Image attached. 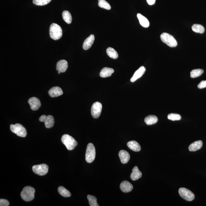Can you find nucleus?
<instances>
[{
  "mask_svg": "<svg viewBox=\"0 0 206 206\" xmlns=\"http://www.w3.org/2000/svg\"><path fill=\"white\" fill-rule=\"evenodd\" d=\"M50 37L54 40H58L62 36L63 32L61 27L58 24L53 23L50 25L49 29Z\"/></svg>",
  "mask_w": 206,
  "mask_h": 206,
  "instance_id": "1",
  "label": "nucleus"
},
{
  "mask_svg": "<svg viewBox=\"0 0 206 206\" xmlns=\"http://www.w3.org/2000/svg\"><path fill=\"white\" fill-rule=\"evenodd\" d=\"M35 190L30 186H26L23 189L21 193V197L23 200L26 202H30L33 200Z\"/></svg>",
  "mask_w": 206,
  "mask_h": 206,
  "instance_id": "2",
  "label": "nucleus"
},
{
  "mask_svg": "<svg viewBox=\"0 0 206 206\" xmlns=\"http://www.w3.org/2000/svg\"><path fill=\"white\" fill-rule=\"evenodd\" d=\"M62 141L69 150H72L78 145V143L72 137L68 135H64L62 137Z\"/></svg>",
  "mask_w": 206,
  "mask_h": 206,
  "instance_id": "3",
  "label": "nucleus"
},
{
  "mask_svg": "<svg viewBox=\"0 0 206 206\" xmlns=\"http://www.w3.org/2000/svg\"><path fill=\"white\" fill-rule=\"evenodd\" d=\"M162 41L171 47H175L178 45L177 41L172 36L169 34L164 32L160 35Z\"/></svg>",
  "mask_w": 206,
  "mask_h": 206,
  "instance_id": "4",
  "label": "nucleus"
},
{
  "mask_svg": "<svg viewBox=\"0 0 206 206\" xmlns=\"http://www.w3.org/2000/svg\"><path fill=\"white\" fill-rule=\"evenodd\" d=\"M10 129L11 132L15 134L18 136L23 137L27 136V130L20 124L17 123L15 125L11 124L10 126Z\"/></svg>",
  "mask_w": 206,
  "mask_h": 206,
  "instance_id": "5",
  "label": "nucleus"
},
{
  "mask_svg": "<svg viewBox=\"0 0 206 206\" xmlns=\"http://www.w3.org/2000/svg\"><path fill=\"white\" fill-rule=\"evenodd\" d=\"M96 157V149L94 145L90 143L87 147L86 153V160L88 163H91L94 161Z\"/></svg>",
  "mask_w": 206,
  "mask_h": 206,
  "instance_id": "6",
  "label": "nucleus"
},
{
  "mask_svg": "<svg viewBox=\"0 0 206 206\" xmlns=\"http://www.w3.org/2000/svg\"><path fill=\"white\" fill-rule=\"evenodd\" d=\"M179 193L180 196L186 201H192L195 198L193 193L185 188H180L179 190Z\"/></svg>",
  "mask_w": 206,
  "mask_h": 206,
  "instance_id": "7",
  "label": "nucleus"
},
{
  "mask_svg": "<svg viewBox=\"0 0 206 206\" xmlns=\"http://www.w3.org/2000/svg\"><path fill=\"white\" fill-rule=\"evenodd\" d=\"M49 167L45 164L36 165L32 166V170L35 174L39 176H44L48 172Z\"/></svg>",
  "mask_w": 206,
  "mask_h": 206,
  "instance_id": "8",
  "label": "nucleus"
},
{
  "mask_svg": "<svg viewBox=\"0 0 206 206\" xmlns=\"http://www.w3.org/2000/svg\"><path fill=\"white\" fill-rule=\"evenodd\" d=\"M102 108V105L99 102H96L92 104L91 107V113L94 118H98L100 117Z\"/></svg>",
  "mask_w": 206,
  "mask_h": 206,
  "instance_id": "9",
  "label": "nucleus"
},
{
  "mask_svg": "<svg viewBox=\"0 0 206 206\" xmlns=\"http://www.w3.org/2000/svg\"><path fill=\"white\" fill-rule=\"evenodd\" d=\"M40 122H44L47 128H51L54 124V119L52 115H42L39 118Z\"/></svg>",
  "mask_w": 206,
  "mask_h": 206,
  "instance_id": "10",
  "label": "nucleus"
},
{
  "mask_svg": "<svg viewBox=\"0 0 206 206\" xmlns=\"http://www.w3.org/2000/svg\"><path fill=\"white\" fill-rule=\"evenodd\" d=\"M68 67V63L66 60H61L57 63L56 69L58 71V74L61 73H64L67 71Z\"/></svg>",
  "mask_w": 206,
  "mask_h": 206,
  "instance_id": "11",
  "label": "nucleus"
},
{
  "mask_svg": "<svg viewBox=\"0 0 206 206\" xmlns=\"http://www.w3.org/2000/svg\"><path fill=\"white\" fill-rule=\"evenodd\" d=\"M28 102L32 110L36 111L38 110L41 106L40 100L36 97H32L29 99Z\"/></svg>",
  "mask_w": 206,
  "mask_h": 206,
  "instance_id": "12",
  "label": "nucleus"
},
{
  "mask_svg": "<svg viewBox=\"0 0 206 206\" xmlns=\"http://www.w3.org/2000/svg\"><path fill=\"white\" fill-rule=\"evenodd\" d=\"M48 94L50 97H56L62 95L63 94V92L61 88L59 87H54L49 90Z\"/></svg>",
  "mask_w": 206,
  "mask_h": 206,
  "instance_id": "13",
  "label": "nucleus"
},
{
  "mask_svg": "<svg viewBox=\"0 0 206 206\" xmlns=\"http://www.w3.org/2000/svg\"><path fill=\"white\" fill-rule=\"evenodd\" d=\"M146 71V69L144 66L140 67L138 70L135 72V73L131 79V82H134L139 78H140L144 74Z\"/></svg>",
  "mask_w": 206,
  "mask_h": 206,
  "instance_id": "14",
  "label": "nucleus"
},
{
  "mask_svg": "<svg viewBox=\"0 0 206 206\" xmlns=\"http://www.w3.org/2000/svg\"><path fill=\"white\" fill-rule=\"evenodd\" d=\"M94 36L93 34H91L84 41L83 45V49L84 50L89 49L94 43Z\"/></svg>",
  "mask_w": 206,
  "mask_h": 206,
  "instance_id": "15",
  "label": "nucleus"
},
{
  "mask_svg": "<svg viewBox=\"0 0 206 206\" xmlns=\"http://www.w3.org/2000/svg\"><path fill=\"white\" fill-rule=\"evenodd\" d=\"M120 188L122 192L128 193L131 191L133 189V186L127 181H123L121 183Z\"/></svg>",
  "mask_w": 206,
  "mask_h": 206,
  "instance_id": "16",
  "label": "nucleus"
},
{
  "mask_svg": "<svg viewBox=\"0 0 206 206\" xmlns=\"http://www.w3.org/2000/svg\"><path fill=\"white\" fill-rule=\"evenodd\" d=\"M119 157L121 162L123 164H126L128 163L130 158V154L125 150H122L119 152Z\"/></svg>",
  "mask_w": 206,
  "mask_h": 206,
  "instance_id": "17",
  "label": "nucleus"
},
{
  "mask_svg": "<svg viewBox=\"0 0 206 206\" xmlns=\"http://www.w3.org/2000/svg\"><path fill=\"white\" fill-rule=\"evenodd\" d=\"M142 176V173L139 170L137 166H135L132 170V173L131 174L130 177L132 180H137Z\"/></svg>",
  "mask_w": 206,
  "mask_h": 206,
  "instance_id": "18",
  "label": "nucleus"
},
{
  "mask_svg": "<svg viewBox=\"0 0 206 206\" xmlns=\"http://www.w3.org/2000/svg\"><path fill=\"white\" fill-rule=\"evenodd\" d=\"M127 147L134 152H139L141 150V147L137 142L135 140L129 141L127 144Z\"/></svg>",
  "mask_w": 206,
  "mask_h": 206,
  "instance_id": "19",
  "label": "nucleus"
},
{
  "mask_svg": "<svg viewBox=\"0 0 206 206\" xmlns=\"http://www.w3.org/2000/svg\"><path fill=\"white\" fill-rule=\"evenodd\" d=\"M202 141L201 140H198L191 144L189 147V149L190 151L195 152L200 150L202 148Z\"/></svg>",
  "mask_w": 206,
  "mask_h": 206,
  "instance_id": "20",
  "label": "nucleus"
},
{
  "mask_svg": "<svg viewBox=\"0 0 206 206\" xmlns=\"http://www.w3.org/2000/svg\"><path fill=\"white\" fill-rule=\"evenodd\" d=\"M114 70L113 69L108 67L103 68L100 73V76L101 77L107 78L110 76L113 73H114Z\"/></svg>",
  "mask_w": 206,
  "mask_h": 206,
  "instance_id": "21",
  "label": "nucleus"
},
{
  "mask_svg": "<svg viewBox=\"0 0 206 206\" xmlns=\"http://www.w3.org/2000/svg\"><path fill=\"white\" fill-rule=\"evenodd\" d=\"M158 118L156 116L150 115L145 118L144 122L148 125H154L158 122Z\"/></svg>",
  "mask_w": 206,
  "mask_h": 206,
  "instance_id": "22",
  "label": "nucleus"
},
{
  "mask_svg": "<svg viewBox=\"0 0 206 206\" xmlns=\"http://www.w3.org/2000/svg\"><path fill=\"white\" fill-rule=\"evenodd\" d=\"M137 17L142 26L145 28H148L150 25V23L146 18L144 17L140 14H137Z\"/></svg>",
  "mask_w": 206,
  "mask_h": 206,
  "instance_id": "23",
  "label": "nucleus"
},
{
  "mask_svg": "<svg viewBox=\"0 0 206 206\" xmlns=\"http://www.w3.org/2000/svg\"><path fill=\"white\" fill-rule=\"evenodd\" d=\"M62 17L63 20L68 24H70L72 21V18L69 11H64L62 13Z\"/></svg>",
  "mask_w": 206,
  "mask_h": 206,
  "instance_id": "24",
  "label": "nucleus"
},
{
  "mask_svg": "<svg viewBox=\"0 0 206 206\" xmlns=\"http://www.w3.org/2000/svg\"><path fill=\"white\" fill-rule=\"evenodd\" d=\"M107 53L108 55L113 59H117L118 57V54L114 49L112 47H109L107 49Z\"/></svg>",
  "mask_w": 206,
  "mask_h": 206,
  "instance_id": "25",
  "label": "nucleus"
},
{
  "mask_svg": "<svg viewBox=\"0 0 206 206\" xmlns=\"http://www.w3.org/2000/svg\"><path fill=\"white\" fill-rule=\"evenodd\" d=\"M58 190L59 193L63 197H69L71 196V194L69 191L63 186L58 187Z\"/></svg>",
  "mask_w": 206,
  "mask_h": 206,
  "instance_id": "26",
  "label": "nucleus"
},
{
  "mask_svg": "<svg viewBox=\"0 0 206 206\" xmlns=\"http://www.w3.org/2000/svg\"><path fill=\"white\" fill-rule=\"evenodd\" d=\"M192 29L194 32L201 34L205 32V28L203 26L199 24H194L192 26Z\"/></svg>",
  "mask_w": 206,
  "mask_h": 206,
  "instance_id": "27",
  "label": "nucleus"
},
{
  "mask_svg": "<svg viewBox=\"0 0 206 206\" xmlns=\"http://www.w3.org/2000/svg\"><path fill=\"white\" fill-rule=\"evenodd\" d=\"M204 73V70L201 69L192 70L191 72V77L192 78L198 77Z\"/></svg>",
  "mask_w": 206,
  "mask_h": 206,
  "instance_id": "28",
  "label": "nucleus"
},
{
  "mask_svg": "<svg viewBox=\"0 0 206 206\" xmlns=\"http://www.w3.org/2000/svg\"><path fill=\"white\" fill-rule=\"evenodd\" d=\"M98 5L99 7L109 10L111 9V6L109 3L105 0H98Z\"/></svg>",
  "mask_w": 206,
  "mask_h": 206,
  "instance_id": "29",
  "label": "nucleus"
},
{
  "mask_svg": "<svg viewBox=\"0 0 206 206\" xmlns=\"http://www.w3.org/2000/svg\"><path fill=\"white\" fill-rule=\"evenodd\" d=\"M87 198L89 201L90 206H99V204H97V199L94 196L88 195Z\"/></svg>",
  "mask_w": 206,
  "mask_h": 206,
  "instance_id": "30",
  "label": "nucleus"
},
{
  "mask_svg": "<svg viewBox=\"0 0 206 206\" xmlns=\"http://www.w3.org/2000/svg\"><path fill=\"white\" fill-rule=\"evenodd\" d=\"M168 120L173 121H178L181 120V117L179 114L172 113L168 115Z\"/></svg>",
  "mask_w": 206,
  "mask_h": 206,
  "instance_id": "31",
  "label": "nucleus"
},
{
  "mask_svg": "<svg viewBox=\"0 0 206 206\" xmlns=\"http://www.w3.org/2000/svg\"><path fill=\"white\" fill-rule=\"evenodd\" d=\"M52 0H33V3L36 5L42 6L48 4Z\"/></svg>",
  "mask_w": 206,
  "mask_h": 206,
  "instance_id": "32",
  "label": "nucleus"
},
{
  "mask_svg": "<svg viewBox=\"0 0 206 206\" xmlns=\"http://www.w3.org/2000/svg\"><path fill=\"white\" fill-rule=\"evenodd\" d=\"M9 205V202L6 199H0V206H8Z\"/></svg>",
  "mask_w": 206,
  "mask_h": 206,
  "instance_id": "33",
  "label": "nucleus"
},
{
  "mask_svg": "<svg viewBox=\"0 0 206 206\" xmlns=\"http://www.w3.org/2000/svg\"><path fill=\"white\" fill-rule=\"evenodd\" d=\"M198 88L200 89L206 88V80L201 81L198 85Z\"/></svg>",
  "mask_w": 206,
  "mask_h": 206,
  "instance_id": "34",
  "label": "nucleus"
},
{
  "mask_svg": "<svg viewBox=\"0 0 206 206\" xmlns=\"http://www.w3.org/2000/svg\"><path fill=\"white\" fill-rule=\"evenodd\" d=\"M156 0H147V2L149 5H153L155 2Z\"/></svg>",
  "mask_w": 206,
  "mask_h": 206,
  "instance_id": "35",
  "label": "nucleus"
}]
</instances>
